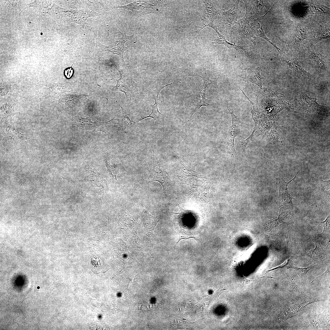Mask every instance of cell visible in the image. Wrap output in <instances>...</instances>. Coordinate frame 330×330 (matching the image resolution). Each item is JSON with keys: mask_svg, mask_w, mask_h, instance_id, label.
Here are the masks:
<instances>
[{"mask_svg": "<svg viewBox=\"0 0 330 330\" xmlns=\"http://www.w3.org/2000/svg\"><path fill=\"white\" fill-rule=\"evenodd\" d=\"M243 1L246 7L245 15L250 19L254 16L260 15L262 13L266 1L245 0Z\"/></svg>", "mask_w": 330, "mask_h": 330, "instance_id": "cell-10", "label": "cell"}, {"mask_svg": "<svg viewBox=\"0 0 330 330\" xmlns=\"http://www.w3.org/2000/svg\"><path fill=\"white\" fill-rule=\"evenodd\" d=\"M153 151V166L151 174V180L159 182L161 185L164 193L168 192L170 184V180L166 172L160 167V164Z\"/></svg>", "mask_w": 330, "mask_h": 330, "instance_id": "cell-3", "label": "cell"}, {"mask_svg": "<svg viewBox=\"0 0 330 330\" xmlns=\"http://www.w3.org/2000/svg\"><path fill=\"white\" fill-rule=\"evenodd\" d=\"M329 271H330V267H329H329H328V268H327V270H326V271H325V272H324V273H323L322 274H321V275H320V276H318V277H316V278H315V279H314V280H313V281H312L311 282V283H312V282H314V281L315 280H316V279H317L318 278H319V277H322L324 276V275H325L326 274H327V273H328L329 272Z\"/></svg>", "mask_w": 330, "mask_h": 330, "instance_id": "cell-34", "label": "cell"}, {"mask_svg": "<svg viewBox=\"0 0 330 330\" xmlns=\"http://www.w3.org/2000/svg\"><path fill=\"white\" fill-rule=\"evenodd\" d=\"M141 217L145 233L148 236H151L153 233L156 224L162 218L161 216H153L147 210L144 209L141 214Z\"/></svg>", "mask_w": 330, "mask_h": 330, "instance_id": "cell-6", "label": "cell"}, {"mask_svg": "<svg viewBox=\"0 0 330 330\" xmlns=\"http://www.w3.org/2000/svg\"><path fill=\"white\" fill-rule=\"evenodd\" d=\"M73 69L72 67H69L66 68L64 72V75L68 79L70 78L73 75Z\"/></svg>", "mask_w": 330, "mask_h": 330, "instance_id": "cell-30", "label": "cell"}, {"mask_svg": "<svg viewBox=\"0 0 330 330\" xmlns=\"http://www.w3.org/2000/svg\"><path fill=\"white\" fill-rule=\"evenodd\" d=\"M330 33L329 28L325 26H321L316 36L312 39L313 42L316 44L322 40L329 38Z\"/></svg>", "mask_w": 330, "mask_h": 330, "instance_id": "cell-20", "label": "cell"}, {"mask_svg": "<svg viewBox=\"0 0 330 330\" xmlns=\"http://www.w3.org/2000/svg\"><path fill=\"white\" fill-rule=\"evenodd\" d=\"M329 219L330 215H329L327 217L324 221L316 222L319 223L324 228V230L322 233L321 234H317V235L319 237L329 239L330 226L328 225V221L329 220Z\"/></svg>", "mask_w": 330, "mask_h": 330, "instance_id": "cell-23", "label": "cell"}, {"mask_svg": "<svg viewBox=\"0 0 330 330\" xmlns=\"http://www.w3.org/2000/svg\"><path fill=\"white\" fill-rule=\"evenodd\" d=\"M261 68H256L254 71L250 68H244L241 71L239 76L245 82H250L258 85L262 88V80L260 75Z\"/></svg>", "mask_w": 330, "mask_h": 330, "instance_id": "cell-8", "label": "cell"}, {"mask_svg": "<svg viewBox=\"0 0 330 330\" xmlns=\"http://www.w3.org/2000/svg\"><path fill=\"white\" fill-rule=\"evenodd\" d=\"M136 123V122L131 120L127 115L124 116L119 122L121 126L122 127L124 128H130Z\"/></svg>", "mask_w": 330, "mask_h": 330, "instance_id": "cell-25", "label": "cell"}, {"mask_svg": "<svg viewBox=\"0 0 330 330\" xmlns=\"http://www.w3.org/2000/svg\"><path fill=\"white\" fill-rule=\"evenodd\" d=\"M321 184L325 191L328 199L330 196V180L323 181L321 180Z\"/></svg>", "mask_w": 330, "mask_h": 330, "instance_id": "cell-28", "label": "cell"}, {"mask_svg": "<svg viewBox=\"0 0 330 330\" xmlns=\"http://www.w3.org/2000/svg\"><path fill=\"white\" fill-rule=\"evenodd\" d=\"M250 19L245 15L243 18L237 22V30L241 34L245 39L253 42L250 37L248 31Z\"/></svg>", "mask_w": 330, "mask_h": 330, "instance_id": "cell-13", "label": "cell"}, {"mask_svg": "<svg viewBox=\"0 0 330 330\" xmlns=\"http://www.w3.org/2000/svg\"><path fill=\"white\" fill-rule=\"evenodd\" d=\"M312 53L313 54V57H314L313 58L316 60L315 61L317 63V64H319L320 66H323L324 64L323 63L322 59L318 55L313 53Z\"/></svg>", "mask_w": 330, "mask_h": 330, "instance_id": "cell-32", "label": "cell"}, {"mask_svg": "<svg viewBox=\"0 0 330 330\" xmlns=\"http://www.w3.org/2000/svg\"><path fill=\"white\" fill-rule=\"evenodd\" d=\"M206 89L207 88L204 87L202 86H201L199 89V93L201 96V99L200 102L196 104L194 109L192 111L191 115L189 119L187 121L185 124V125H187V123L190 120L193 115L198 111L201 106H208L212 105L214 104H209L206 102V101L207 100V99H206L205 97Z\"/></svg>", "mask_w": 330, "mask_h": 330, "instance_id": "cell-19", "label": "cell"}, {"mask_svg": "<svg viewBox=\"0 0 330 330\" xmlns=\"http://www.w3.org/2000/svg\"><path fill=\"white\" fill-rule=\"evenodd\" d=\"M166 6L165 1H138L126 5L115 6L109 9H127L135 14L142 15L159 13L162 11Z\"/></svg>", "mask_w": 330, "mask_h": 330, "instance_id": "cell-1", "label": "cell"}, {"mask_svg": "<svg viewBox=\"0 0 330 330\" xmlns=\"http://www.w3.org/2000/svg\"><path fill=\"white\" fill-rule=\"evenodd\" d=\"M297 174L293 179L288 182H286L283 178H280L279 183V194L277 202L280 205L292 204V200L294 199V198L289 193L288 185L289 183L295 178Z\"/></svg>", "mask_w": 330, "mask_h": 330, "instance_id": "cell-7", "label": "cell"}, {"mask_svg": "<svg viewBox=\"0 0 330 330\" xmlns=\"http://www.w3.org/2000/svg\"><path fill=\"white\" fill-rule=\"evenodd\" d=\"M243 285H246L250 284L253 281L252 280H250L246 278L244 276L243 277Z\"/></svg>", "mask_w": 330, "mask_h": 330, "instance_id": "cell-33", "label": "cell"}, {"mask_svg": "<svg viewBox=\"0 0 330 330\" xmlns=\"http://www.w3.org/2000/svg\"><path fill=\"white\" fill-rule=\"evenodd\" d=\"M315 242L316 246L315 248L305 253L304 255L314 260H321L324 258L325 251L321 246L319 241L317 240Z\"/></svg>", "mask_w": 330, "mask_h": 330, "instance_id": "cell-15", "label": "cell"}, {"mask_svg": "<svg viewBox=\"0 0 330 330\" xmlns=\"http://www.w3.org/2000/svg\"><path fill=\"white\" fill-rule=\"evenodd\" d=\"M306 29L303 24H300L297 26L294 40L296 48H299L300 44L306 38Z\"/></svg>", "mask_w": 330, "mask_h": 330, "instance_id": "cell-17", "label": "cell"}, {"mask_svg": "<svg viewBox=\"0 0 330 330\" xmlns=\"http://www.w3.org/2000/svg\"><path fill=\"white\" fill-rule=\"evenodd\" d=\"M310 9L312 12L316 14H322L327 13V10L323 6L318 5H312L310 6Z\"/></svg>", "mask_w": 330, "mask_h": 330, "instance_id": "cell-26", "label": "cell"}, {"mask_svg": "<svg viewBox=\"0 0 330 330\" xmlns=\"http://www.w3.org/2000/svg\"><path fill=\"white\" fill-rule=\"evenodd\" d=\"M272 8L263 16L258 17L257 19L251 21L250 23L248 28L249 33L251 38L258 36L265 39L276 48L281 56L282 55L281 50L271 42L270 39L266 37L265 34L262 28V24L264 18Z\"/></svg>", "mask_w": 330, "mask_h": 330, "instance_id": "cell-4", "label": "cell"}, {"mask_svg": "<svg viewBox=\"0 0 330 330\" xmlns=\"http://www.w3.org/2000/svg\"><path fill=\"white\" fill-rule=\"evenodd\" d=\"M120 74V78L117 80V83L114 87V90L124 93L127 100L130 103L131 98L134 96V92L136 90V84L131 79H125L122 77L121 73Z\"/></svg>", "mask_w": 330, "mask_h": 330, "instance_id": "cell-5", "label": "cell"}, {"mask_svg": "<svg viewBox=\"0 0 330 330\" xmlns=\"http://www.w3.org/2000/svg\"><path fill=\"white\" fill-rule=\"evenodd\" d=\"M191 238H193L195 240H196V237L191 233L189 232H187L186 231H183L181 232L180 233V234L179 236V238L178 241L176 243L175 245V247L176 246L177 244L178 243L179 241L182 239H189Z\"/></svg>", "mask_w": 330, "mask_h": 330, "instance_id": "cell-27", "label": "cell"}, {"mask_svg": "<svg viewBox=\"0 0 330 330\" xmlns=\"http://www.w3.org/2000/svg\"><path fill=\"white\" fill-rule=\"evenodd\" d=\"M113 118L112 120L106 122L96 121L92 122L88 117L83 118L80 117H77L75 118L73 121V124L77 126L80 129L85 130H93L96 129L100 126L107 124L110 122L114 120Z\"/></svg>", "mask_w": 330, "mask_h": 330, "instance_id": "cell-9", "label": "cell"}, {"mask_svg": "<svg viewBox=\"0 0 330 330\" xmlns=\"http://www.w3.org/2000/svg\"><path fill=\"white\" fill-rule=\"evenodd\" d=\"M126 40H125L123 41H117L113 42L108 46H104L100 43L99 44L102 50L118 55L121 61L124 62L123 53L124 51L127 48V47L125 46L124 45L125 42L127 41Z\"/></svg>", "mask_w": 330, "mask_h": 330, "instance_id": "cell-11", "label": "cell"}, {"mask_svg": "<svg viewBox=\"0 0 330 330\" xmlns=\"http://www.w3.org/2000/svg\"><path fill=\"white\" fill-rule=\"evenodd\" d=\"M214 1L204 0L203 2L205 6L207 13L205 15L213 20L214 18L221 14L222 11L220 7Z\"/></svg>", "mask_w": 330, "mask_h": 330, "instance_id": "cell-14", "label": "cell"}, {"mask_svg": "<svg viewBox=\"0 0 330 330\" xmlns=\"http://www.w3.org/2000/svg\"><path fill=\"white\" fill-rule=\"evenodd\" d=\"M228 110L231 115L232 119L231 125L228 131V139L226 146L233 160H237V155L234 146L235 139L240 132V120L238 117L234 113L230 108Z\"/></svg>", "mask_w": 330, "mask_h": 330, "instance_id": "cell-2", "label": "cell"}, {"mask_svg": "<svg viewBox=\"0 0 330 330\" xmlns=\"http://www.w3.org/2000/svg\"><path fill=\"white\" fill-rule=\"evenodd\" d=\"M172 84V83L166 85L165 86H161L159 87V89L157 91V95L156 96H154V97L155 100V103L153 105H151V106L152 107V110L151 113L149 116H144L141 117L139 119H138L136 122V123H138L141 120L144 119L148 118L150 117L153 118L154 119H158L160 116L162 114L158 110L157 108V103L158 100V96L159 93L160 91L164 87L170 85Z\"/></svg>", "mask_w": 330, "mask_h": 330, "instance_id": "cell-16", "label": "cell"}, {"mask_svg": "<svg viewBox=\"0 0 330 330\" xmlns=\"http://www.w3.org/2000/svg\"><path fill=\"white\" fill-rule=\"evenodd\" d=\"M202 24L200 27L201 30L206 27H211L213 28L218 34L219 32L217 29V26L213 22V20L211 19L206 15L201 17Z\"/></svg>", "mask_w": 330, "mask_h": 330, "instance_id": "cell-24", "label": "cell"}, {"mask_svg": "<svg viewBox=\"0 0 330 330\" xmlns=\"http://www.w3.org/2000/svg\"><path fill=\"white\" fill-rule=\"evenodd\" d=\"M240 1H237L229 10L226 11H222L221 13V17L223 22L230 27L237 21L238 5Z\"/></svg>", "mask_w": 330, "mask_h": 330, "instance_id": "cell-12", "label": "cell"}, {"mask_svg": "<svg viewBox=\"0 0 330 330\" xmlns=\"http://www.w3.org/2000/svg\"><path fill=\"white\" fill-rule=\"evenodd\" d=\"M314 268V266H313L312 265H311L310 266L307 267L305 268H299L294 266H293L292 268L295 269L297 270H300L306 276L307 272L311 269Z\"/></svg>", "mask_w": 330, "mask_h": 330, "instance_id": "cell-29", "label": "cell"}, {"mask_svg": "<svg viewBox=\"0 0 330 330\" xmlns=\"http://www.w3.org/2000/svg\"><path fill=\"white\" fill-rule=\"evenodd\" d=\"M10 88V86L9 85H5L2 87V88L1 89V96H4L6 95Z\"/></svg>", "mask_w": 330, "mask_h": 330, "instance_id": "cell-31", "label": "cell"}, {"mask_svg": "<svg viewBox=\"0 0 330 330\" xmlns=\"http://www.w3.org/2000/svg\"><path fill=\"white\" fill-rule=\"evenodd\" d=\"M218 35V38L214 39V41L211 42L212 44H218L224 45L229 49L233 48L235 49L236 51L240 49L243 50L245 52H246L243 46L236 45L235 43L233 44L229 42L226 40L225 36L220 34Z\"/></svg>", "mask_w": 330, "mask_h": 330, "instance_id": "cell-18", "label": "cell"}, {"mask_svg": "<svg viewBox=\"0 0 330 330\" xmlns=\"http://www.w3.org/2000/svg\"><path fill=\"white\" fill-rule=\"evenodd\" d=\"M106 163L108 171L112 176L115 179L118 174V169L112 157L107 156L106 157Z\"/></svg>", "mask_w": 330, "mask_h": 330, "instance_id": "cell-22", "label": "cell"}, {"mask_svg": "<svg viewBox=\"0 0 330 330\" xmlns=\"http://www.w3.org/2000/svg\"><path fill=\"white\" fill-rule=\"evenodd\" d=\"M193 75H188L194 76H197L201 77L203 80L204 83L202 86L204 87L207 88V86L211 84H214V82L210 79L207 74L205 69L203 67L202 68L198 69L194 72Z\"/></svg>", "mask_w": 330, "mask_h": 330, "instance_id": "cell-21", "label": "cell"}]
</instances>
